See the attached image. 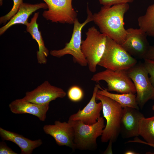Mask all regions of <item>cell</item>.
Segmentation results:
<instances>
[{"mask_svg":"<svg viewBox=\"0 0 154 154\" xmlns=\"http://www.w3.org/2000/svg\"><path fill=\"white\" fill-rule=\"evenodd\" d=\"M129 7L128 3L103 6L98 12L93 14V21L101 33L121 45L127 37L124 17Z\"/></svg>","mask_w":154,"mask_h":154,"instance_id":"1","label":"cell"},{"mask_svg":"<svg viewBox=\"0 0 154 154\" xmlns=\"http://www.w3.org/2000/svg\"><path fill=\"white\" fill-rule=\"evenodd\" d=\"M96 99L102 103L103 114L106 121L101 136V141H109L112 144L116 141L120 133L123 107L111 98L97 93Z\"/></svg>","mask_w":154,"mask_h":154,"instance_id":"2","label":"cell"},{"mask_svg":"<svg viewBox=\"0 0 154 154\" xmlns=\"http://www.w3.org/2000/svg\"><path fill=\"white\" fill-rule=\"evenodd\" d=\"M74 130V143L75 149L94 150L97 147L96 140L101 136L105 127L103 117H100L95 123L88 125L80 120L69 121Z\"/></svg>","mask_w":154,"mask_h":154,"instance_id":"3","label":"cell"},{"mask_svg":"<svg viewBox=\"0 0 154 154\" xmlns=\"http://www.w3.org/2000/svg\"><path fill=\"white\" fill-rule=\"evenodd\" d=\"M137 63L121 45L107 37L105 50L98 65L113 70H127Z\"/></svg>","mask_w":154,"mask_h":154,"instance_id":"4","label":"cell"},{"mask_svg":"<svg viewBox=\"0 0 154 154\" xmlns=\"http://www.w3.org/2000/svg\"><path fill=\"white\" fill-rule=\"evenodd\" d=\"M86 35V39L82 41L81 50L89 70L95 72L105 50L107 36L94 26L89 28Z\"/></svg>","mask_w":154,"mask_h":154,"instance_id":"5","label":"cell"},{"mask_svg":"<svg viewBox=\"0 0 154 154\" xmlns=\"http://www.w3.org/2000/svg\"><path fill=\"white\" fill-rule=\"evenodd\" d=\"M86 10L87 17L84 22L80 23L77 18L75 20L73 32L69 42L66 43L62 49L50 50L49 53L51 55L60 58L67 54H70L73 56L74 61L81 66H87L86 60L81 50L82 31L83 27L87 24L93 21V14L88 5Z\"/></svg>","mask_w":154,"mask_h":154,"instance_id":"6","label":"cell"},{"mask_svg":"<svg viewBox=\"0 0 154 154\" xmlns=\"http://www.w3.org/2000/svg\"><path fill=\"white\" fill-rule=\"evenodd\" d=\"M91 80L98 82L104 80L107 84V90L121 94L136 93L134 84L128 75L127 70H113L106 69L94 74Z\"/></svg>","mask_w":154,"mask_h":154,"instance_id":"7","label":"cell"},{"mask_svg":"<svg viewBox=\"0 0 154 154\" xmlns=\"http://www.w3.org/2000/svg\"><path fill=\"white\" fill-rule=\"evenodd\" d=\"M127 72L135 88L137 103L142 108L148 101L154 100V87L143 63H137Z\"/></svg>","mask_w":154,"mask_h":154,"instance_id":"8","label":"cell"},{"mask_svg":"<svg viewBox=\"0 0 154 154\" xmlns=\"http://www.w3.org/2000/svg\"><path fill=\"white\" fill-rule=\"evenodd\" d=\"M48 6L42 16L52 22L74 24L77 13L72 5V0H42Z\"/></svg>","mask_w":154,"mask_h":154,"instance_id":"9","label":"cell"},{"mask_svg":"<svg viewBox=\"0 0 154 154\" xmlns=\"http://www.w3.org/2000/svg\"><path fill=\"white\" fill-rule=\"evenodd\" d=\"M66 93L61 88L53 86L45 81L33 90L27 92L22 99L24 101L40 105L49 104L58 98H63Z\"/></svg>","mask_w":154,"mask_h":154,"instance_id":"10","label":"cell"},{"mask_svg":"<svg viewBox=\"0 0 154 154\" xmlns=\"http://www.w3.org/2000/svg\"><path fill=\"white\" fill-rule=\"evenodd\" d=\"M126 30V38L121 45L132 56L143 59L150 46L147 35L140 28H130Z\"/></svg>","mask_w":154,"mask_h":154,"instance_id":"11","label":"cell"},{"mask_svg":"<svg viewBox=\"0 0 154 154\" xmlns=\"http://www.w3.org/2000/svg\"><path fill=\"white\" fill-rule=\"evenodd\" d=\"M44 133L50 135L60 146L69 147L73 150L75 149L74 143V130L68 122L55 121L53 125H46L43 128Z\"/></svg>","mask_w":154,"mask_h":154,"instance_id":"12","label":"cell"},{"mask_svg":"<svg viewBox=\"0 0 154 154\" xmlns=\"http://www.w3.org/2000/svg\"><path fill=\"white\" fill-rule=\"evenodd\" d=\"M99 84H96L94 88L92 97L88 104L82 110L71 115L68 120H80L88 125H92L97 122L100 117V112L102 109L101 102H96V95L99 90Z\"/></svg>","mask_w":154,"mask_h":154,"instance_id":"13","label":"cell"},{"mask_svg":"<svg viewBox=\"0 0 154 154\" xmlns=\"http://www.w3.org/2000/svg\"><path fill=\"white\" fill-rule=\"evenodd\" d=\"M123 108L120 133L125 138L138 136L139 122L144 116L139 109L127 107Z\"/></svg>","mask_w":154,"mask_h":154,"instance_id":"14","label":"cell"},{"mask_svg":"<svg viewBox=\"0 0 154 154\" xmlns=\"http://www.w3.org/2000/svg\"><path fill=\"white\" fill-rule=\"evenodd\" d=\"M49 104L40 105L27 102L22 98L16 99L9 105L11 112L15 114H28L34 115L40 120L44 121L49 108Z\"/></svg>","mask_w":154,"mask_h":154,"instance_id":"15","label":"cell"},{"mask_svg":"<svg viewBox=\"0 0 154 154\" xmlns=\"http://www.w3.org/2000/svg\"><path fill=\"white\" fill-rule=\"evenodd\" d=\"M48 8V5L45 3L35 4L23 3L16 14L7 23L0 28V35L3 34L8 29L13 25L21 24L27 25L29 23V18L33 12L40 9Z\"/></svg>","mask_w":154,"mask_h":154,"instance_id":"16","label":"cell"},{"mask_svg":"<svg viewBox=\"0 0 154 154\" xmlns=\"http://www.w3.org/2000/svg\"><path fill=\"white\" fill-rule=\"evenodd\" d=\"M0 136L2 140L11 141L18 145L21 149V154H31L35 148L42 144V140H32L15 132L0 127Z\"/></svg>","mask_w":154,"mask_h":154,"instance_id":"17","label":"cell"},{"mask_svg":"<svg viewBox=\"0 0 154 154\" xmlns=\"http://www.w3.org/2000/svg\"><path fill=\"white\" fill-rule=\"evenodd\" d=\"M39 14L38 12L34 13L30 22L26 25V30L38 43V50L37 52V62L40 64H44L47 62L46 57L49 54V51L45 45L41 32L38 29V24L37 23Z\"/></svg>","mask_w":154,"mask_h":154,"instance_id":"18","label":"cell"},{"mask_svg":"<svg viewBox=\"0 0 154 154\" xmlns=\"http://www.w3.org/2000/svg\"><path fill=\"white\" fill-rule=\"evenodd\" d=\"M99 90L97 93L107 96L119 104L123 108L129 107L139 110L137 103L136 95L132 93L114 94L108 91L106 88H102L99 84Z\"/></svg>","mask_w":154,"mask_h":154,"instance_id":"19","label":"cell"},{"mask_svg":"<svg viewBox=\"0 0 154 154\" xmlns=\"http://www.w3.org/2000/svg\"><path fill=\"white\" fill-rule=\"evenodd\" d=\"M137 21L139 28L147 36L154 38V4L148 6L145 14L139 17Z\"/></svg>","mask_w":154,"mask_h":154,"instance_id":"20","label":"cell"},{"mask_svg":"<svg viewBox=\"0 0 154 154\" xmlns=\"http://www.w3.org/2000/svg\"><path fill=\"white\" fill-rule=\"evenodd\" d=\"M138 134L147 143L154 144V116L148 118L144 117L140 119Z\"/></svg>","mask_w":154,"mask_h":154,"instance_id":"21","label":"cell"},{"mask_svg":"<svg viewBox=\"0 0 154 154\" xmlns=\"http://www.w3.org/2000/svg\"><path fill=\"white\" fill-rule=\"evenodd\" d=\"M67 95L68 99L74 102L80 101L83 99L84 93L82 89L79 86H74L68 90Z\"/></svg>","mask_w":154,"mask_h":154,"instance_id":"22","label":"cell"},{"mask_svg":"<svg viewBox=\"0 0 154 154\" xmlns=\"http://www.w3.org/2000/svg\"><path fill=\"white\" fill-rule=\"evenodd\" d=\"M13 7L10 11L6 15L0 17V24L5 25L7 22L16 14L21 5L23 3V0H13Z\"/></svg>","mask_w":154,"mask_h":154,"instance_id":"23","label":"cell"},{"mask_svg":"<svg viewBox=\"0 0 154 154\" xmlns=\"http://www.w3.org/2000/svg\"><path fill=\"white\" fill-rule=\"evenodd\" d=\"M144 65L150 76V81L154 87V61L147 59H144Z\"/></svg>","mask_w":154,"mask_h":154,"instance_id":"24","label":"cell"},{"mask_svg":"<svg viewBox=\"0 0 154 154\" xmlns=\"http://www.w3.org/2000/svg\"><path fill=\"white\" fill-rule=\"evenodd\" d=\"M133 1L134 0H99V2L103 6H111L116 4L132 3Z\"/></svg>","mask_w":154,"mask_h":154,"instance_id":"25","label":"cell"},{"mask_svg":"<svg viewBox=\"0 0 154 154\" xmlns=\"http://www.w3.org/2000/svg\"><path fill=\"white\" fill-rule=\"evenodd\" d=\"M0 154H17L18 153L13 151L11 148L7 146L4 141L0 142Z\"/></svg>","mask_w":154,"mask_h":154,"instance_id":"26","label":"cell"},{"mask_svg":"<svg viewBox=\"0 0 154 154\" xmlns=\"http://www.w3.org/2000/svg\"><path fill=\"white\" fill-rule=\"evenodd\" d=\"M143 59H149L154 61V46H150Z\"/></svg>","mask_w":154,"mask_h":154,"instance_id":"27","label":"cell"},{"mask_svg":"<svg viewBox=\"0 0 154 154\" xmlns=\"http://www.w3.org/2000/svg\"><path fill=\"white\" fill-rule=\"evenodd\" d=\"M141 143L142 144H144L146 145H149L150 146H151L152 147H153L154 148V144H152L151 143H147L145 141H143L141 139H140L138 138L137 137H135L134 139L133 140H129L127 141L126 142V143ZM146 154H154V151L153 152H148L147 153H146Z\"/></svg>","mask_w":154,"mask_h":154,"instance_id":"28","label":"cell"},{"mask_svg":"<svg viewBox=\"0 0 154 154\" xmlns=\"http://www.w3.org/2000/svg\"><path fill=\"white\" fill-rule=\"evenodd\" d=\"M124 154H138L135 152L131 150L127 151L125 152Z\"/></svg>","mask_w":154,"mask_h":154,"instance_id":"29","label":"cell"},{"mask_svg":"<svg viewBox=\"0 0 154 154\" xmlns=\"http://www.w3.org/2000/svg\"><path fill=\"white\" fill-rule=\"evenodd\" d=\"M3 0H0V5L2 6L3 5Z\"/></svg>","mask_w":154,"mask_h":154,"instance_id":"30","label":"cell"},{"mask_svg":"<svg viewBox=\"0 0 154 154\" xmlns=\"http://www.w3.org/2000/svg\"><path fill=\"white\" fill-rule=\"evenodd\" d=\"M152 109L153 110V111H154V105L153 106H152Z\"/></svg>","mask_w":154,"mask_h":154,"instance_id":"31","label":"cell"}]
</instances>
